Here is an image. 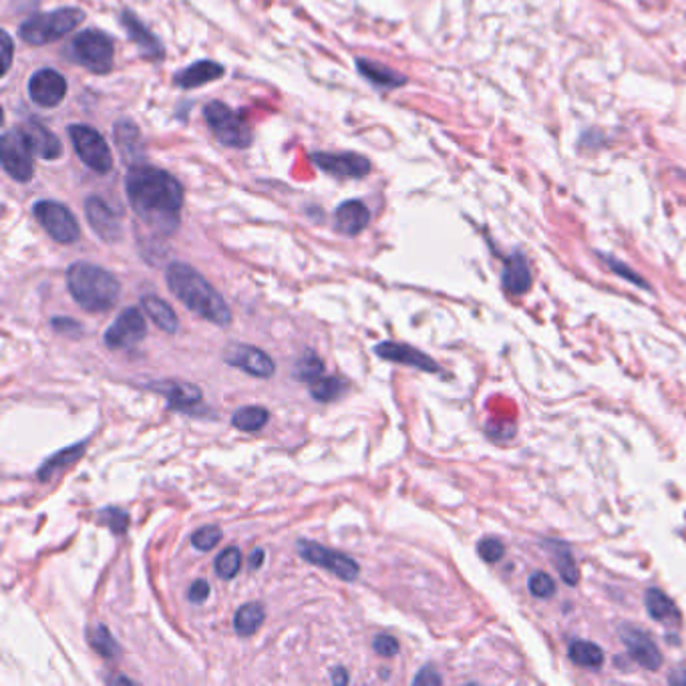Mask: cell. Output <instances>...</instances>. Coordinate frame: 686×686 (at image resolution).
I'll return each instance as SVG.
<instances>
[{
  "instance_id": "cell-1",
  "label": "cell",
  "mask_w": 686,
  "mask_h": 686,
  "mask_svg": "<svg viewBox=\"0 0 686 686\" xmlns=\"http://www.w3.org/2000/svg\"><path fill=\"white\" fill-rule=\"evenodd\" d=\"M126 190L141 222L166 236L178 230L183 188L171 173L148 163H133L127 171Z\"/></svg>"
},
{
  "instance_id": "cell-30",
  "label": "cell",
  "mask_w": 686,
  "mask_h": 686,
  "mask_svg": "<svg viewBox=\"0 0 686 686\" xmlns=\"http://www.w3.org/2000/svg\"><path fill=\"white\" fill-rule=\"evenodd\" d=\"M84 454V444H77L69 449H63L59 454H54L53 457H49L41 469H39V479L47 481L49 477L53 476L54 471L63 469L64 465H71Z\"/></svg>"
},
{
  "instance_id": "cell-7",
  "label": "cell",
  "mask_w": 686,
  "mask_h": 686,
  "mask_svg": "<svg viewBox=\"0 0 686 686\" xmlns=\"http://www.w3.org/2000/svg\"><path fill=\"white\" fill-rule=\"evenodd\" d=\"M69 138L73 141L74 151L84 166L96 173H109L113 168V156L107 146L106 138L89 126H71Z\"/></svg>"
},
{
  "instance_id": "cell-20",
  "label": "cell",
  "mask_w": 686,
  "mask_h": 686,
  "mask_svg": "<svg viewBox=\"0 0 686 686\" xmlns=\"http://www.w3.org/2000/svg\"><path fill=\"white\" fill-rule=\"evenodd\" d=\"M501 285L509 295H526L531 286V270L524 253H511L506 260V268L501 272Z\"/></svg>"
},
{
  "instance_id": "cell-45",
  "label": "cell",
  "mask_w": 686,
  "mask_h": 686,
  "mask_svg": "<svg viewBox=\"0 0 686 686\" xmlns=\"http://www.w3.org/2000/svg\"><path fill=\"white\" fill-rule=\"evenodd\" d=\"M2 74L9 73L12 63V39L9 32H2Z\"/></svg>"
},
{
  "instance_id": "cell-46",
  "label": "cell",
  "mask_w": 686,
  "mask_h": 686,
  "mask_svg": "<svg viewBox=\"0 0 686 686\" xmlns=\"http://www.w3.org/2000/svg\"><path fill=\"white\" fill-rule=\"evenodd\" d=\"M262 561H265V549H253L252 556H250V568H252V570L260 568V566H262Z\"/></svg>"
},
{
  "instance_id": "cell-42",
  "label": "cell",
  "mask_w": 686,
  "mask_h": 686,
  "mask_svg": "<svg viewBox=\"0 0 686 686\" xmlns=\"http://www.w3.org/2000/svg\"><path fill=\"white\" fill-rule=\"evenodd\" d=\"M208 596H210V584H208V581L196 580L191 584L190 591H188L190 603L203 604L208 600Z\"/></svg>"
},
{
  "instance_id": "cell-47",
  "label": "cell",
  "mask_w": 686,
  "mask_h": 686,
  "mask_svg": "<svg viewBox=\"0 0 686 686\" xmlns=\"http://www.w3.org/2000/svg\"><path fill=\"white\" fill-rule=\"evenodd\" d=\"M332 683H335V685H347V683H349L347 670H345V668H335V670H332Z\"/></svg>"
},
{
  "instance_id": "cell-27",
  "label": "cell",
  "mask_w": 686,
  "mask_h": 686,
  "mask_svg": "<svg viewBox=\"0 0 686 686\" xmlns=\"http://www.w3.org/2000/svg\"><path fill=\"white\" fill-rule=\"evenodd\" d=\"M266 613L262 604L250 603L243 604L242 608L233 616V630L238 636H252L258 633V628L265 623Z\"/></svg>"
},
{
  "instance_id": "cell-5",
  "label": "cell",
  "mask_w": 686,
  "mask_h": 686,
  "mask_svg": "<svg viewBox=\"0 0 686 686\" xmlns=\"http://www.w3.org/2000/svg\"><path fill=\"white\" fill-rule=\"evenodd\" d=\"M203 117L208 121L213 136L220 143L233 149H246L252 143V131L243 117L238 116L230 107L220 101H211L203 107Z\"/></svg>"
},
{
  "instance_id": "cell-28",
  "label": "cell",
  "mask_w": 686,
  "mask_h": 686,
  "mask_svg": "<svg viewBox=\"0 0 686 686\" xmlns=\"http://www.w3.org/2000/svg\"><path fill=\"white\" fill-rule=\"evenodd\" d=\"M568 655L574 665L584 666V668H600L604 665V650L594 643H586V640H574L570 648H568Z\"/></svg>"
},
{
  "instance_id": "cell-13",
  "label": "cell",
  "mask_w": 686,
  "mask_h": 686,
  "mask_svg": "<svg viewBox=\"0 0 686 686\" xmlns=\"http://www.w3.org/2000/svg\"><path fill=\"white\" fill-rule=\"evenodd\" d=\"M84 216L87 222L93 228V232L106 240V242H117L121 238V220L117 213L103 198L91 196L84 201Z\"/></svg>"
},
{
  "instance_id": "cell-43",
  "label": "cell",
  "mask_w": 686,
  "mask_h": 686,
  "mask_svg": "<svg viewBox=\"0 0 686 686\" xmlns=\"http://www.w3.org/2000/svg\"><path fill=\"white\" fill-rule=\"evenodd\" d=\"M606 262L610 265V268H613L616 275L624 276V278H628V280H630V282H634V285L645 286L646 288L645 280H643L640 276L630 272V270H628V266H624L623 262H618V260H614V258H606Z\"/></svg>"
},
{
  "instance_id": "cell-44",
  "label": "cell",
  "mask_w": 686,
  "mask_h": 686,
  "mask_svg": "<svg viewBox=\"0 0 686 686\" xmlns=\"http://www.w3.org/2000/svg\"><path fill=\"white\" fill-rule=\"evenodd\" d=\"M441 676L437 675V670H434L431 666H425L419 675L415 676V685H441Z\"/></svg>"
},
{
  "instance_id": "cell-19",
  "label": "cell",
  "mask_w": 686,
  "mask_h": 686,
  "mask_svg": "<svg viewBox=\"0 0 686 686\" xmlns=\"http://www.w3.org/2000/svg\"><path fill=\"white\" fill-rule=\"evenodd\" d=\"M369 208L359 200L345 201L335 211V226L338 232L345 236H357L369 226Z\"/></svg>"
},
{
  "instance_id": "cell-12",
  "label": "cell",
  "mask_w": 686,
  "mask_h": 686,
  "mask_svg": "<svg viewBox=\"0 0 686 686\" xmlns=\"http://www.w3.org/2000/svg\"><path fill=\"white\" fill-rule=\"evenodd\" d=\"M223 360L233 369L243 370L258 379H270L276 372L275 360L270 359V355L252 345L232 342L223 350Z\"/></svg>"
},
{
  "instance_id": "cell-38",
  "label": "cell",
  "mask_w": 686,
  "mask_h": 686,
  "mask_svg": "<svg viewBox=\"0 0 686 686\" xmlns=\"http://www.w3.org/2000/svg\"><path fill=\"white\" fill-rule=\"evenodd\" d=\"M99 519L106 524L107 528L113 534H123L129 526V516L119 507H107L106 511H101Z\"/></svg>"
},
{
  "instance_id": "cell-21",
  "label": "cell",
  "mask_w": 686,
  "mask_h": 686,
  "mask_svg": "<svg viewBox=\"0 0 686 686\" xmlns=\"http://www.w3.org/2000/svg\"><path fill=\"white\" fill-rule=\"evenodd\" d=\"M223 73L226 69L222 64L213 63V61H198V63L181 69L180 73H176L173 81L181 89H196V87H203V84L220 79Z\"/></svg>"
},
{
  "instance_id": "cell-26",
  "label": "cell",
  "mask_w": 686,
  "mask_h": 686,
  "mask_svg": "<svg viewBox=\"0 0 686 686\" xmlns=\"http://www.w3.org/2000/svg\"><path fill=\"white\" fill-rule=\"evenodd\" d=\"M646 610L650 614V618H655L658 623H678L680 614L676 610L675 603L666 596L665 591L658 588H650L645 594Z\"/></svg>"
},
{
  "instance_id": "cell-4",
  "label": "cell",
  "mask_w": 686,
  "mask_h": 686,
  "mask_svg": "<svg viewBox=\"0 0 686 686\" xmlns=\"http://www.w3.org/2000/svg\"><path fill=\"white\" fill-rule=\"evenodd\" d=\"M84 12L79 9H57V11L41 12L22 22L19 34L24 42L32 47H42L49 42L63 39L64 34L73 32L83 22Z\"/></svg>"
},
{
  "instance_id": "cell-40",
  "label": "cell",
  "mask_w": 686,
  "mask_h": 686,
  "mask_svg": "<svg viewBox=\"0 0 686 686\" xmlns=\"http://www.w3.org/2000/svg\"><path fill=\"white\" fill-rule=\"evenodd\" d=\"M375 653L385 658H392V656L399 655V643L397 638H392L389 634H380L375 638Z\"/></svg>"
},
{
  "instance_id": "cell-6",
  "label": "cell",
  "mask_w": 686,
  "mask_h": 686,
  "mask_svg": "<svg viewBox=\"0 0 686 686\" xmlns=\"http://www.w3.org/2000/svg\"><path fill=\"white\" fill-rule=\"evenodd\" d=\"M71 53L77 63L99 74L109 73L116 61L113 41L101 31H84L77 34L71 44Z\"/></svg>"
},
{
  "instance_id": "cell-48",
  "label": "cell",
  "mask_w": 686,
  "mask_h": 686,
  "mask_svg": "<svg viewBox=\"0 0 686 686\" xmlns=\"http://www.w3.org/2000/svg\"><path fill=\"white\" fill-rule=\"evenodd\" d=\"M111 683H126V685H131L133 680H129V678H113Z\"/></svg>"
},
{
  "instance_id": "cell-25",
  "label": "cell",
  "mask_w": 686,
  "mask_h": 686,
  "mask_svg": "<svg viewBox=\"0 0 686 686\" xmlns=\"http://www.w3.org/2000/svg\"><path fill=\"white\" fill-rule=\"evenodd\" d=\"M359 71L365 79H369L370 83L382 87V89H395V87H401L407 83V79L401 73L392 71L385 64L375 63V61H367V59H359Z\"/></svg>"
},
{
  "instance_id": "cell-3",
  "label": "cell",
  "mask_w": 686,
  "mask_h": 686,
  "mask_svg": "<svg viewBox=\"0 0 686 686\" xmlns=\"http://www.w3.org/2000/svg\"><path fill=\"white\" fill-rule=\"evenodd\" d=\"M67 286L74 302L87 312H106L116 307L121 285L116 276L91 262H74L67 270Z\"/></svg>"
},
{
  "instance_id": "cell-24",
  "label": "cell",
  "mask_w": 686,
  "mask_h": 686,
  "mask_svg": "<svg viewBox=\"0 0 686 686\" xmlns=\"http://www.w3.org/2000/svg\"><path fill=\"white\" fill-rule=\"evenodd\" d=\"M121 24H123V29L127 31V37H129L131 41L138 42L139 49H141L143 53L149 54V57H156V59L163 54V49H161L158 39H156L131 12L126 11L121 14Z\"/></svg>"
},
{
  "instance_id": "cell-14",
  "label": "cell",
  "mask_w": 686,
  "mask_h": 686,
  "mask_svg": "<svg viewBox=\"0 0 686 686\" xmlns=\"http://www.w3.org/2000/svg\"><path fill=\"white\" fill-rule=\"evenodd\" d=\"M67 81L53 69H41L29 81V97L41 107H57L67 97Z\"/></svg>"
},
{
  "instance_id": "cell-23",
  "label": "cell",
  "mask_w": 686,
  "mask_h": 686,
  "mask_svg": "<svg viewBox=\"0 0 686 686\" xmlns=\"http://www.w3.org/2000/svg\"><path fill=\"white\" fill-rule=\"evenodd\" d=\"M141 307L146 310V315L156 322V327H158L159 330H163V332H168V335H176V332H178L180 320H178L176 312H173V308L169 307L166 300H161L159 296H143V298H141Z\"/></svg>"
},
{
  "instance_id": "cell-37",
  "label": "cell",
  "mask_w": 686,
  "mask_h": 686,
  "mask_svg": "<svg viewBox=\"0 0 686 686\" xmlns=\"http://www.w3.org/2000/svg\"><path fill=\"white\" fill-rule=\"evenodd\" d=\"M529 591H531V596H536V598H551L554 594H556V581L551 580V576H548L546 571H534L531 576H529Z\"/></svg>"
},
{
  "instance_id": "cell-41",
  "label": "cell",
  "mask_w": 686,
  "mask_h": 686,
  "mask_svg": "<svg viewBox=\"0 0 686 686\" xmlns=\"http://www.w3.org/2000/svg\"><path fill=\"white\" fill-rule=\"evenodd\" d=\"M53 328L61 335H71V337H79L83 335V327L79 322H74L71 318L59 317L53 320Z\"/></svg>"
},
{
  "instance_id": "cell-11",
  "label": "cell",
  "mask_w": 686,
  "mask_h": 686,
  "mask_svg": "<svg viewBox=\"0 0 686 686\" xmlns=\"http://www.w3.org/2000/svg\"><path fill=\"white\" fill-rule=\"evenodd\" d=\"M148 327L146 317L138 308H126L106 330V345L109 349H129L146 338Z\"/></svg>"
},
{
  "instance_id": "cell-29",
  "label": "cell",
  "mask_w": 686,
  "mask_h": 686,
  "mask_svg": "<svg viewBox=\"0 0 686 686\" xmlns=\"http://www.w3.org/2000/svg\"><path fill=\"white\" fill-rule=\"evenodd\" d=\"M270 419V412L265 407H242L233 412L232 422L240 431H260Z\"/></svg>"
},
{
  "instance_id": "cell-10",
  "label": "cell",
  "mask_w": 686,
  "mask_h": 686,
  "mask_svg": "<svg viewBox=\"0 0 686 686\" xmlns=\"http://www.w3.org/2000/svg\"><path fill=\"white\" fill-rule=\"evenodd\" d=\"M0 161L2 168L11 176L12 180H32L34 176V163H32V151L24 143L21 131H4L0 138Z\"/></svg>"
},
{
  "instance_id": "cell-17",
  "label": "cell",
  "mask_w": 686,
  "mask_h": 686,
  "mask_svg": "<svg viewBox=\"0 0 686 686\" xmlns=\"http://www.w3.org/2000/svg\"><path fill=\"white\" fill-rule=\"evenodd\" d=\"M21 136L24 143L31 149L32 156L42 159L61 158V151H63L61 141L54 136L53 131H49L39 121H27L21 127Z\"/></svg>"
},
{
  "instance_id": "cell-33",
  "label": "cell",
  "mask_w": 686,
  "mask_h": 686,
  "mask_svg": "<svg viewBox=\"0 0 686 686\" xmlns=\"http://www.w3.org/2000/svg\"><path fill=\"white\" fill-rule=\"evenodd\" d=\"M296 379L305 382H315L325 375V362L312 350H307L300 359L296 360Z\"/></svg>"
},
{
  "instance_id": "cell-34",
  "label": "cell",
  "mask_w": 686,
  "mask_h": 686,
  "mask_svg": "<svg viewBox=\"0 0 686 686\" xmlns=\"http://www.w3.org/2000/svg\"><path fill=\"white\" fill-rule=\"evenodd\" d=\"M89 643L107 660H111V658H116L119 655V645H117L116 638L111 636V633L107 630L103 624H97L96 628L89 633Z\"/></svg>"
},
{
  "instance_id": "cell-22",
  "label": "cell",
  "mask_w": 686,
  "mask_h": 686,
  "mask_svg": "<svg viewBox=\"0 0 686 686\" xmlns=\"http://www.w3.org/2000/svg\"><path fill=\"white\" fill-rule=\"evenodd\" d=\"M156 389L163 392L169 407L178 409V411H191L196 405H200L201 397H203L200 387H196L191 382H181V380L163 382V385H158Z\"/></svg>"
},
{
  "instance_id": "cell-8",
  "label": "cell",
  "mask_w": 686,
  "mask_h": 686,
  "mask_svg": "<svg viewBox=\"0 0 686 686\" xmlns=\"http://www.w3.org/2000/svg\"><path fill=\"white\" fill-rule=\"evenodd\" d=\"M32 213L37 218V222L41 223L42 230L53 238L54 242L73 243L79 240L81 230L79 223L73 216V211L69 210L59 201L42 200L34 203Z\"/></svg>"
},
{
  "instance_id": "cell-16",
  "label": "cell",
  "mask_w": 686,
  "mask_h": 686,
  "mask_svg": "<svg viewBox=\"0 0 686 686\" xmlns=\"http://www.w3.org/2000/svg\"><path fill=\"white\" fill-rule=\"evenodd\" d=\"M312 161L318 169L338 178H365L370 171V161L359 153H315Z\"/></svg>"
},
{
  "instance_id": "cell-32",
  "label": "cell",
  "mask_w": 686,
  "mask_h": 686,
  "mask_svg": "<svg viewBox=\"0 0 686 686\" xmlns=\"http://www.w3.org/2000/svg\"><path fill=\"white\" fill-rule=\"evenodd\" d=\"M345 391V382L337 377H320L310 382V395L318 402H330L338 399Z\"/></svg>"
},
{
  "instance_id": "cell-36",
  "label": "cell",
  "mask_w": 686,
  "mask_h": 686,
  "mask_svg": "<svg viewBox=\"0 0 686 686\" xmlns=\"http://www.w3.org/2000/svg\"><path fill=\"white\" fill-rule=\"evenodd\" d=\"M222 541V529L218 526H203L191 536V546L200 551H210Z\"/></svg>"
},
{
  "instance_id": "cell-15",
  "label": "cell",
  "mask_w": 686,
  "mask_h": 686,
  "mask_svg": "<svg viewBox=\"0 0 686 686\" xmlns=\"http://www.w3.org/2000/svg\"><path fill=\"white\" fill-rule=\"evenodd\" d=\"M623 643L628 648V655L633 656L638 665L646 670H658L663 665V655L655 645V640L640 628L634 626H624L620 630Z\"/></svg>"
},
{
  "instance_id": "cell-18",
  "label": "cell",
  "mask_w": 686,
  "mask_h": 686,
  "mask_svg": "<svg viewBox=\"0 0 686 686\" xmlns=\"http://www.w3.org/2000/svg\"><path fill=\"white\" fill-rule=\"evenodd\" d=\"M377 355L380 359L392 360V362H401L407 367L425 370V372H437L439 365L431 357H427L421 350L412 349L409 345L401 342H380L377 347Z\"/></svg>"
},
{
  "instance_id": "cell-39",
  "label": "cell",
  "mask_w": 686,
  "mask_h": 686,
  "mask_svg": "<svg viewBox=\"0 0 686 686\" xmlns=\"http://www.w3.org/2000/svg\"><path fill=\"white\" fill-rule=\"evenodd\" d=\"M477 551H479L481 560L487 561V564H494V561H499L504 558L506 548H504V544L497 538H484L479 541Z\"/></svg>"
},
{
  "instance_id": "cell-35",
  "label": "cell",
  "mask_w": 686,
  "mask_h": 686,
  "mask_svg": "<svg viewBox=\"0 0 686 686\" xmlns=\"http://www.w3.org/2000/svg\"><path fill=\"white\" fill-rule=\"evenodd\" d=\"M242 568V554L238 548H226L222 554L216 558V574L222 580H232L236 574Z\"/></svg>"
},
{
  "instance_id": "cell-9",
  "label": "cell",
  "mask_w": 686,
  "mask_h": 686,
  "mask_svg": "<svg viewBox=\"0 0 686 686\" xmlns=\"http://www.w3.org/2000/svg\"><path fill=\"white\" fill-rule=\"evenodd\" d=\"M298 554L308 564H315V566H320L325 570L332 571L340 580L355 581L359 578V564L350 560L347 554H340L337 549H328L325 546H318L315 541L300 539L298 541Z\"/></svg>"
},
{
  "instance_id": "cell-31",
  "label": "cell",
  "mask_w": 686,
  "mask_h": 686,
  "mask_svg": "<svg viewBox=\"0 0 686 686\" xmlns=\"http://www.w3.org/2000/svg\"><path fill=\"white\" fill-rule=\"evenodd\" d=\"M554 561H556V568L560 571L561 580L570 584V586H576L580 580V571H578L570 549L566 548L564 544H556L554 546Z\"/></svg>"
},
{
  "instance_id": "cell-2",
  "label": "cell",
  "mask_w": 686,
  "mask_h": 686,
  "mask_svg": "<svg viewBox=\"0 0 686 686\" xmlns=\"http://www.w3.org/2000/svg\"><path fill=\"white\" fill-rule=\"evenodd\" d=\"M166 280L171 295L188 310L203 320H210L216 327L226 328L232 325V310L226 305L222 295L196 268L183 262H173L169 265Z\"/></svg>"
}]
</instances>
